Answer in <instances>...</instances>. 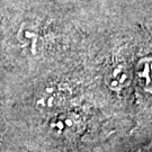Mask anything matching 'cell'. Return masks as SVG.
I'll list each match as a JSON object with an SVG mask.
<instances>
[{"mask_svg": "<svg viewBox=\"0 0 152 152\" xmlns=\"http://www.w3.org/2000/svg\"><path fill=\"white\" fill-rule=\"evenodd\" d=\"M70 97V91L63 83H50L38 92L35 99L36 108L42 112H54L61 108Z\"/></svg>", "mask_w": 152, "mask_h": 152, "instance_id": "1", "label": "cell"}, {"mask_svg": "<svg viewBox=\"0 0 152 152\" xmlns=\"http://www.w3.org/2000/svg\"><path fill=\"white\" fill-rule=\"evenodd\" d=\"M50 131L61 137L78 135L83 129L81 116L75 112H64L54 116L50 122Z\"/></svg>", "mask_w": 152, "mask_h": 152, "instance_id": "2", "label": "cell"}, {"mask_svg": "<svg viewBox=\"0 0 152 152\" xmlns=\"http://www.w3.org/2000/svg\"><path fill=\"white\" fill-rule=\"evenodd\" d=\"M105 81L110 89L121 90L125 88L131 81L130 69L123 63L113 65L105 76Z\"/></svg>", "mask_w": 152, "mask_h": 152, "instance_id": "3", "label": "cell"}, {"mask_svg": "<svg viewBox=\"0 0 152 152\" xmlns=\"http://www.w3.org/2000/svg\"><path fill=\"white\" fill-rule=\"evenodd\" d=\"M136 76L141 86L151 92V59H142L136 66Z\"/></svg>", "mask_w": 152, "mask_h": 152, "instance_id": "4", "label": "cell"}]
</instances>
